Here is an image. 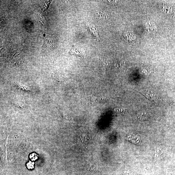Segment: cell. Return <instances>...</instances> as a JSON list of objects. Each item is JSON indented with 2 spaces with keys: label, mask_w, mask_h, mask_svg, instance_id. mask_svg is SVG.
<instances>
[{
  "label": "cell",
  "mask_w": 175,
  "mask_h": 175,
  "mask_svg": "<svg viewBox=\"0 0 175 175\" xmlns=\"http://www.w3.org/2000/svg\"><path fill=\"white\" fill-rule=\"evenodd\" d=\"M174 39H175V37H174Z\"/></svg>",
  "instance_id": "cell-1"
}]
</instances>
